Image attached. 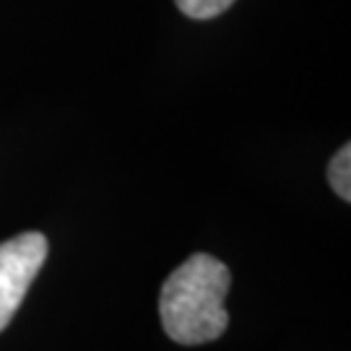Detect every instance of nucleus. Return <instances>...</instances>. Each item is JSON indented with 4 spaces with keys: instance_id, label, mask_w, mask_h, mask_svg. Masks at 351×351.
<instances>
[{
    "instance_id": "f03ea898",
    "label": "nucleus",
    "mask_w": 351,
    "mask_h": 351,
    "mask_svg": "<svg viewBox=\"0 0 351 351\" xmlns=\"http://www.w3.org/2000/svg\"><path fill=\"white\" fill-rule=\"evenodd\" d=\"M47 239L39 232H24L0 242V330H5L29 294L32 281L45 265Z\"/></svg>"
},
{
    "instance_id": "f257e3e1",
    "label": "nucleus",
    "mask_w": 351,
    "mask_h": 351,
    "mask_svg": "<svg viewBox=\"0 0 351 351\" xmlns=\"http://www.w3.org/2000/svg\"><path fill=\"white\" fill-rule=\"evenodd\" d=\"M232 274L213 255L195 252L175 268L159 294L164 333L175 343L198 346L216 341L229 326L224 307Z\"/></svg>"
},
{
    "instance_id": "7ed1b4c3",
    "label": "nucleus",
    "mask_w": 351,
    "mask_h": 351,
    "mask_svg": "<svg viewBox=\"0 0 351 351\" xmlns=\"http://www.w3.org/2000/svg\"><path fill=\"white\" fill-rule=\"evenodd\" d=\"M328 182L333 193L339 195L341 201H351V146L346 143L343 149L330 159L328 164Z\"/></svg>"
},
{
    "instance_id": "20e7f679",
    "label": "nucleus",
    "mask_w": 351,
    "mask_h": 351,
    "mask_svg": "<svg viewBox=\"0 0 351 351\" xmlns=\"http://www.w3.org/2000/svg\"><path fill=\"white\" fill-rule=\"evenodd\" d=\"M175 3L185 16L206 21V19H213V16H221L234 0H175Z\"/></svg>"
}]
</instances>
